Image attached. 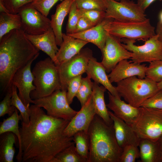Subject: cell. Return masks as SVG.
<instances>
[{
  "label": "cell",
  "instance_id": "6da1fadb",
  "mask_svg": "<svg viewBox=\"0 0 162 162\" xmlns=\"http://www.w3.org/2000/svg\"><path fill=\"white\" fill-rule=\"evenodd\" d=\"M29 108V123L22 121L20 128L21 146L16 159L18 162H52L58 153L75 143L73 137L64 133L70 121L51 116L34 104Z\"/></svg>",
  "mask_w": 162,
  "mask_h": 162
},
{
  "label": "cell",
  "instance_id": "7a4b0ae2",
  "mask_svg": "<svg viewBox=\"0 0 162 162\" xmlns=\"http://www.w3.org/2000/svg\"><path fill=\"white\" fill-rule=\"evenodd\" d=\"M40 50L35 46L21 29H13L0 39V83L6 92L12 86L16 73L33 59Z\"/></svg>",
  "mask_w": 162,
  "mask_h": 162
},
{
  "label": "cell",
  "instance_id": "3957f363",
  "mask_svg": "<svg viewBox=\"0 0 162 162\" xmlns=\"http://www.w3.org/2000/svg\"><path fill=\"white\" fill-rule=\"evenodd\" d=\"M88 162H119L122 149L119 146L113 124H107L97 114L88 129Z\"/></svg>",
  "mask_w": 162,
  "mask_h": 162
},
{
  "label": "cell",
  "instance_id": "277c9868",
  "mask_svg": "<svg viewBox=\"0 0 162 162\" xmlns=\"http://www.w3.org/2000/svg\"><path fill=\"white\" fill-rule=\"evenodd\" d=\"M32 72L35 87L30 93L33 100L47 96L56 90L61 89L57 67L49 57L37 62Z\"/></svg>",
  "mask_w": 162,
  "mask_h": 162
},
{
  "label": "cell",
  "instance_id": "5b68a950",
  "mask_svg": "<svg viewBox=\"0 0 162 162\" xmlns=\"http://www.w3.org/2000/svg\"><path fill=\"white\" fill-rule=\"evenodd\" d=\"M116 88L121 97L132 106L139 108L146 99L160 90L157 82L146 77H130L117 83Z\"/></svg>",
  "mask_w": 162,
  "mask_h": 162
},
{
  "label": "cell",
  "instance_id": "8992f818",
  "mask_svg": "<svg viewBox=\"0 0 162 162\" xmlns=\"http://www.w3.org/2000/svg\"><path fill=\"white\" fill-rule=\"evenodd\" d=\"M130 126L140 139L157 142L162 136V110L140 107Z\"/></svg>",
  "mask_w": 162,
  "mask_h": 162
},
{
  "label": "cell",
  "instance_id": "52a82bcc",
  "mask_svg": "<svg viewBox=\"0 0 162 162\" xmlns=\"http://www.w3.org/2000/svg\"><path fill=\"white\" fill-rule=\"evenodd\" d=\"M105 29L109 33L120 39L145 41L156 34L155 27L148 18L142 21L128 22L114 20L106 26Z\"/></svg>",
  "mask_w": 162,
  "mask_h": 162
},
{
  "label": "cell",
  "instance_id": "ba28073f",
  "mask_svg": "<svg viewBox=\"0 0 162 162\" xmlns=\"http://www.w3.org/2000/svg\"><path fill=\"white\" fill-rule=\"evenodd\" d=\"M121 41L124 47L132 53L130 59L133 62L141 64L162 60V44L156 34L140 46L135 44L134 40L122 38Z\"/></svg>",
  "mask_w": 162,
  "mask_h": 162
},
{
  "label": "cell",
  "instance_id": "9c48e42d",
  "mask_svg": "<svg viewBox=\"0 0 162 162\" xmlns=\"http://www.w3.org/2000/svg\"><path fill=\"white\" fill-rule=\"evenodd\" d=\"M66 92V90H56L49 95L33 100V104L43 108L51 116L70 121L78 111L70 106Z\"/></svg>",
  "mask_w": 162,
  "mask_h": 162
},
{
  "label": "cell",
  "instance_id": "30bf717a",
  "mask_svg": "<svg viewBox=\"0 0 162 162\" xmlns=\"http://www.w3.org/2000/svg\"><path fill=\"white\" fill-rule=\"evenodd\" d=\"M104 0L106 8L105 18L122 22H141L147 19L145 11L133 1Z\"/></svg>",
  "mask_w": 162,
  "mask_h": 162
},
{
  "label": "cell",
  "instance_id": "8fae6325",
  "mask_svg": "<svg viewBox=\"0 0 162 162\" xmlns=\"http://www.w3.org/2000/svg\"><path fill=\"white\" fill-rule=\"evenodd\" d=\"M93 57L91 50L86 47L69 60L56 66L60 78L61 90L67 91L70 80L86 73L90 59Z\"/></svg>",
  "mask_w": 162,
  "mask_h": 162
},
{
  "label": "cell",
  "instance_id": "7c38bea8",
  "mask_svg": "<svg viewBox=\"0 0 162 162\" xmlns=\"http://www.w3.org/2000/svg\"><path fill=\"white\" fill-rule=\"evenodd\" d=\"M21 17V29L26 34L38 35L52 28L51 20L31 5L24 6L18 13Z\"/></svg>",
  "mask_w": 162,
  "mask_h": 162
},
{
  "label": "cell",
  "instance_id": "4fadbf2b",
  "mask_svg": "<svg viewBox=\"0 0 162 162\" xmlns=\"http://www.w3.org/2000/svg\"><path fill=\"white\" fill-rule=\"evenodd\" d=\"M102 54L101 63L107 73H110L120 62L131 59L132 56V53L124 47L121 39L108 32Z\"/></svg>",
  "mask_w": 162,
  "mask_h": 162
},
{
  "label": "cell",
  "instance_id": "5bb4252c",
  "mask_svg": "<svg viewBox=\"0 0 162 162\" xmlns=\"http://www.w3.org/2000/svg\"><path fill=\"white\" fill-rule=\"evenodd\" d=\"M37 58L30 61L26 65L18 70L14 75L12 80V84L18 89V96L24 105L29 107L30 103L34 101L30 97L31 92L35 89L33 84L34 76L31 70L32 63Z\"/></svg>",
  "mask_w": 162,
  "mask_h": 162
},
{
  "label": "cell",
  "instance_id": "9a60e30c",
  "mask_svg": "<svg viewBox=\"0 0 162 162\" xmlns=\"http://www.w3.org/2000/svg\"><path fill=\"white\" fill-rule=\"evenodd\" d=\"M96 114L92 95L80 110L70 121L64 131L65 135L71 137L79 131L87 132Z\"/></svg>",
  "mask_w": 162,
  "mask_h": 162
},
{
  "label": "cell",
  "instance_id": "2e32d148",
  "mask_svg": "<svg viewBox=\"0 0 162 162\" xmlns=\"http://www.w3.org/2000/svg\"><path fill=\"white\" fill-rule=\"evenodd\" d=\"M147 66L144 64H138L124 59L120 62L108 75L111 83H117L126 78L134 76L143 79L146 77Z\"/></svg>",
  "mask_w": 162,
  "mask_h": 162
},
{
  "label": "cell",
  "instance_id": "e0dca14e",
  "mask_svg": "<svg viewBox=\"0 0 162 162\" xmlns=\"http://www.w3.org/2000/svg\"><path fill=\"white\" fill-rule=\"evenodd\" d=\"M108 112L113 122L115 135L119 146L122 149L129 145L138 147L140 138L131 127L116 116L113 112L109 110Z\"/></svg>",
  "mask_w": 162,
  "mask_h": 162
},
{
  "label": "cell",
  "instance_id": "ac0fdd59",
  "mask_svg": "<svg viewBox=\"0 0 162 162\" xmlns=\"http://www.w3.org/2000/svg\"><path fill=\"white\" fill-rule=\"evenodd\" d=\"M109 102L107 107L112 110L117 117L131 126L137 117L139 108L134 107L127 103L118 98L108 92Z\"/></svg>",
  "mask_w": 162,
  "mask_h": 162
},
{
  "label": "cell",
  "instance_id": "d6986e66",
  "mask_svg": "<svg viewBox=\"0 0 162 162\" xmlns=\"http://www.w3.org/2000/svg\"><path fill=\"white\" fill-rule=\"evenodd\" d=\"M113 20L114 19L112 18H105L100 23L87 30L68 34L75 38L93 44L100 50L102 53L108 33L105 29V27L110 22Z\"/></svg>",
  "mask_w": 162,
  "mask_h": 162
},
{
  "label": "cell",
  "instance_id": "ffe728a7",
  "mask_svg": "<svg viewBox=\"0 0 162 162\" xmlns=\"http://www.w3.org/2000/svg\"><path fill=\"white\" fill-rule=\"evenodd\" d=\"M25 34L35 46L47 54L56 66L58 65L56 54L59 49L57 47L56 37L52 28L40 35H31L26 33Z\"/></svg>",
  "mask_w": 162,
  "mask_h": 162
},
{
  "label": "cell",
  "instance_id": "44dd1931",
  "mask_svg": "<svg viewBox=\"0 0 162 162\" xmlns=\"http://www.w3.org/2000/svg\"><path fill=\"white\" fill-rule=\"evenodd\" d=\"M106 73L101 62H98L93 57L90 59L86 72L87 76L96 83L101 84L112 95L121 98L116 87L110 82Z\"/></svg>",
  "mask_w": 162,
  "mask_h": 162
},
{
  "label": "cell",
  "instance_id": "7402d4cb",
  "mask_svg": "<svg viewBox=\"0 0 162 162\" xmlns=\"http://www.w3.org/2000/svg\"><path fill=\"white\" fill-rule=\"evenodd\" d=\"M62 42L56 54L58 65L69 60L77 54L88 43L64 33H62Z\"/></svg>",
  "mask_w": 162,
  "mask_h": 162
},
{
  "label": "cell",
  "instance_id": "603a6c76",
  "mask_svg": "<svg viewBox=\"0 0 162 162\" xmlns=\"http://www.w3.org/2000/svg\"><path fill=\"white\" fill-rule=\"evenodd\" d=\"M74 1V0H64L57 5L55 13L51 16V26L56 37L57 46H60L62 42L63 23Z\"/></svg>",
  "mask_w": 162,
  "mask_h": 162
},
{
  "label": "cell",
  "instance_id": "cb8c5ba5",
  "mask_svg": "<svg viewBox=\"0 0 162 162\" xmlns=\"http://www.w3.org/2000/svg\"><path fill=\"white\" fill-rule=\"evenodd\" d=\"M140 157L142 162H162L161 153L159 141L140 139Z\"/></svg>",
  "mask_w": 162,
  "mask_h": 162
},
{
  "label": "cell",
  "instance_id": "d4e9b609",
  "mask_svg": "<svg viewBox=\"0 0 162 162\" xmlns=\"http://www.w3.org/2000/svg\"><path fill=\"white\" fill-rule=\"evenodd\" d=\"M106 89L103 86L93 82L92 97L96 114L108 124L112 125L113 122L110 118L106 104L104 94Z\"/></svg>",
  "mask_w": 162,
  "mask_h": 162
},
{
  "label": "cell",
  "instance_id": "484cf974",
  "mask_svg": "<svg viewBox=\"0 0 162 162\" xmlns=\"http://www.w3.org/2000/svg\"><path fill=\"white\" fill-rule=\"evenodd\" d=\"M0 135V162H13L15 152L14 145L17 137L13 133L9 132Z\"/></svg>",
  "mask_w": 162,
  "mask_h": 162
},
{
  "label": "cell",
  "instance_id": "4316f807",
  "mask_svg": "<svg viewBox=\"0 0 162 162\" xmlns=\"http://www.w3.org/2000/svg\"><path fill=\"white\" fill-rule=\"evenodd\" d=\"M22 26L21 19L19 13L1 12L0 39L12 30L21 29Z\"/></svg>",
  "mask_w": 162,
  "mask_h": 162
},
{
  "label": "cell",
  "instance_id": "83f0119b",
  "mask_svg": "<svg viewBox=\"0 0 162 162\" xmlns=\"http://www.w3.org/2000/svg\"><path fill=\"white\" fill-rule=\"evenodd\" d=\"M22 120L21 116L18 115L16 108L11 116L3 120L0 126V134L9 132L13 133L16 136L18 141L19 149L21 147V140L19 122L20 120Z\"/></svg>",
  "mask_w": 162,
  "mask_h": 162
},
{
  "label": "cell",
  "instance_id": "f1b7e54d",
  "mask_svg": "<svg viewBox=\"0 0 162 162\" xmlns=\"http://www.w3.org/2000/svg\"><path fill=\"white\" fill-rule=\"evenodd\" d=\"M52 162H87V160L79 154L74 143L58 153Z\"/></svg>",
  "mask_w": 162,
  "mask_h": 162
},
{
  "label": "cell",
  "instance_id": "f546056e",
  "mask_svg": "<svg viewBox=\"0 0 162 162\" xmlns=\"http://www.w3.org/2000/svg\"><path fill=\"white\" fill-rule=\"evenodd\" d=\"M73 137L77 152L82 157L87 160L88 162L89 144L87 132L79 131L76 133Z\"/></svg>",
  "mask_w": 162,
  "mask_h": 162
},
{
  "label": "cell",
  "instance_id": "4dcf8cb0",
  "mask_svg": "<svg viewBox=\"0 0 162 162\" xmlns=\"http://www.w3.org/2000/svg\"><path fill=\"white\" fill-rule=\"evenodd\" d=\"M93 82L88 76L82 77L80 86L76 97L80 101L81 107L86 102L92 92Z\"/></svg>",
  "mask_w": 162,
  "mask_h": 162
},
{
  "label": "cell",
  "instance_id": "1f68e13d",
  "mask_svg": "<svg viewBox=\"0 0 162 162\" xmlns=\"http://www.w3.org/2000/svg\"><path fill=\"white\" fill-rule=\"evenodd\" d=\"M12 91L11 104L20 112L22 118V121L28 124L29 121L30 108L26 107L24 105L17 93L16 87L13 85H12Z\"/></svg>",
  "mask_w": 162,
  "mask_h": 162
},
{
  "label": "cell",
  "instance_id": "d6a6232c",
  "mask_svg": "<svg viewBox=\"0 0 162 162\" xmlns=\"http://www.w3.org/2000/svg\"><path fill=\"white\" fill-rule=\"evenodd\" d=\"M68 14L66 27V34H71L75 33L77 24L81 16L80 10L74 1L71 5Z\"/></svg>",
  "mask_w": 162,
  "mask_h": 162
},
{
  "label": "cell",
  "instance_id": "836d02e7",
  "mask_svg": "<svg viewBox=\"0 0 162 162\" xmlns=\"http://www.w3.org/2000/svg\"><path fill=\"white\" fill-rule=\"evenodd\" d=\"M147 67L146 77L156 82L162 80V60L151 62Z\"/></svg>",
  "mask_w": 162,
  "mask_h": 162
},
{
  "label": "cell",
  "instance_id": "e575fe53",
  "mask_svg": "<svg viewBox=\"0 0 162 162\" xmlns=\"http://www.w3.org/2000/svg\"><path fill=\"white\" fill-rule=\"evenodd\" d=\"M77 8L85 10H98L105 11L106 5L104 0H74Z\"/></svg>",
  "mask_w": 162,
  "mask_h": 162
},
{
  "label": "cell",
  "instance_id": "d590c367",
  "mask_svg": "<svg viewBox=\"0 0 162 162\" xmlns=\"http://www.w3.org/2000/svg\"><path fill=\"white\" fill-rule=\"evenodd\" d=\"M80 10L81 16L86 18L93 26L100 23L105 18V11L95 9Z\"/></svg>",
  "mask_w": 162,
  "mask_h": 162
},
{
  "label": "cell",
  "instance_id": "8d00e7d4",
  "mask_svg": "<svg viewBox=\"0 0 162 162\" xmlns=\"http://www.w3.org/2000/svg\"><path fill=\"white\" fill-rule=\"evenodd\" d=\"M12 94V85L6 92L3 100L0 103V117L8 114L11 116L15 111L16 108L11 104Z\"/></svg>",
  "mask_w": 162,
  "mask_h": 162
},
{
  "label": "cell",
  "instance_id": "74e56055",
  "mask_svg": "<svg viewBox=\"0 0 162 162\" xmlns=\"http://www.w3.org/2000/svg\"><path fill=\"white\" fill-rule=\"evenodd\" d=\"M139 157L140 153L138 147L129 145L122 148L119 162H134Z\"/></svg>",
  "mask_w": 162,
  "mask_h": 162
},
{
  "label": "cell",
  "instance_id": "f35d334b",
  "mask_svg": "<svg viewBox=\"0 0 162 162\" xmlns=\"http://www.w3.org/2000/svg\"><path fill=\"white\" fill-rule=\"evenodd\" d=\"M59 0H33L30 4L42 14L47 17L50 9Z\"/></svg>",
  "mask_w": 162,
  "mask_h": 162
},
{
  "label": "cell",
  "instance_id": "ab89813d",
  "mask_svg": "<svg viewBox=\"0 0 162 162\" xmlns=\"http://www.w3.org/2000/svg\"><path fill=\"white\" fill-rule=\"evenodd\" d=\"M82 75L74 77L69 82L66 92L67 98L70 104H71L79 88L81 80Z\"/></svg>",
  "mask_w": 162,
  "mask_h": 162
},
{
  "label": "cell",
  "instance_id": "60d3db41",
  "mask_svg": "<svg viewBox=\"0 0 162 162\" xmlns=\"http://www.w3.org/2000/svg\"><path fill=\"white\" fill-rule=\"evenodd\" d=\"M140 107L162 110V90H160L145 100Z\"/></svg>",
  "mask_w": 162,
  "mask_h": 162
},
{
  "label": "cell",
  "instance_id": "b9f144b4",
  "mask_svg": "<svg viewBox=\"0 0 162 162\" xmlns=\"http://www.w3.org/2000/svg\"><path fill=\"white\" fill-rule=\"evenodd\" d=\"M4 4L10 13L16 14L26 5L33 0H3Z\"/></svg>",
  "mask_w": 162,
  "mask_h": 162
},
{
  "label": "cell",
  "instance_id": "7bdbcfd3",
  "mask_svg": "<svg viewBox=\"0 0 162 162\" xmlns=\"http://www.w3.org/2000/svg\"><path fill=\"white\" fill-rule=\"evenodd\" d=\"M93 26H94L86 18L81 16L77 22L74 33L84 31Z\"/></svg>",
  "mask_w": 162,
  "mask_h": 162
},
{
  "label": "cell",
  "instance_id": "ee69618b",
  "mask_svg": "<svg viewBox=\"0 0 162 162\" xmlns=\"http://www.w3.org/2000/svg\"><path fill=\"white\" fill-rule=\"evenodd\" d=\"M156 0L161 1L162 0H137V3L140 8L145 11L150 5Z\"/></svg>",
  "mask_w": 162,
  "mask_h": 162
},
{
  "label": "cell",
  "instance_id": "f6af8a7d",
  "mask_svg": "<svg viewBox=\"0 0 162 162\" xmlns=\"http://www.w3.org/2000/svg\"><path fill=\"white\" fill-rule=\"evenodd\" d=\"M155 32L159 37L162 38V23L160 21L158 23Z\"/></svg>",
  "mask_w": 162,
  "mask_h": 162
},
{
  "label": "cell",
  "instance_id": "bcb514c9",
  "mask_svg": "<svg viewBox=\"0 0 162 162\" xmlns=\"http://www.w3.org/2000/svg\"><path fill=\"white\" fill-rule=\"evenodd\" d=\"M0 12H1L10 13L3 2V0H0Z\"/></svg>",
  "mask_w": 162,
  "mask_h": 162
},
{
  "label": "cell",
  "instance_id": "7dc6e473",
  "mask_svg": "<svg viewBox=\"0 0 162 162\" xmlns=\"http://www.w3.org/2000/svg\"><path fill=\"white\" fill-rule=\"evenodd\" d=\"M158 141L160 145L162 157V136L160 138Z\"/></svg>",
  "mask_w": 162,
  "mask_h": 162
},
{
  "label": "cell",
  "instance_id": "c3c4849f",
  "mask_svg": "<svg viewBox=\"0 0 162 162\" xmlns=\"http://www.w3.org/2000/svg\"><path fill=\"white\" fill-rule=\"evenodd\" d=\"M158 88L160 90H162V80L157 83Z\"/></svg>",
  "mask_w": 162,
  "mask_h": 162
},
{
  "label": "cell",
  "instance_id": "681fc988",
  "mask_svg": "<svg viewBox=\"0 0 162 162\" xmlns=\"http://www.w3.org/2000/svg\"><path fill=\"white\" fill-rule=\"evenodd\" d=\"M159 39L161 41V43H162V38L159 37Z\"/></svg>",
  "mask_w": 162,
  "mask_h": 162
},
{
  "label": "cell",
  "instance_id": "f907efd6",
  "mask_svg": "<svg viewBox=\"0 0 162 162\" xmlns=\"http://www.w3.org/2000/svg\"><path fill=\"white\" fill-rule=\"evenodd\" d=\"M116 1H119L120 0H114Z\"/></svg>",
  "mask_w": 162,
  "mask_h": 162
}]
</instances>
